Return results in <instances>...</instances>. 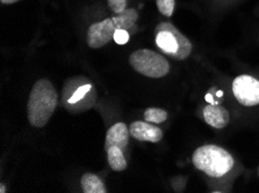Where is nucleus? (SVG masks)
Returning <instances> with one entry per match:
<instances>
[{"label": "nucleus", "instance_id": "9b49d317", "mask_svg": "<svg viewBox=\"0 0 259 193\" xmlns=\"http://www.w3.org/2000/svg\"><path fill=\"white\" fill-rule=\"evenodd\" d=\"M105 151L107 153V161L112 170L119 172L127 169L128 162L122 149L116 147V146H112V147L105 149Z\"/></svg>", "mask_w": 259, "mask_h": 193}, {"label": "nucleus", "instance_id": "6e6552de", "mask_svg": "<svg viewBox=\"0 0 259 193\" xmlns=\"http://www.w3.org/2000/svg\"><path fill=\"white\" fill-rule=\"evenodd\" d=\"M129 137H131V132H129L127 125L124 123L114 124L108 128L107 133H106L105 149L112 147V146H116L125 152L129 144Z\"/></svg>", "mask_w": 259, "mask_h": 193}, {"label": "nucleus", "instance_id": "f3484780", "mask_svg": "<svg viewBox=\"0 0 259 193\" xmlns=\"http://www.w3.org/2000/svg\"><path fill=\"white\" fill-rule=\"evenodd\" d=\"M0 2H2V4H5V5H11V4L18 3L19 0H0Z\"/></svg>", "mask_w": 259, "mask_h": 193}, {"label": "nucleus", "instance_id": "423d86ee", "mask_svg": "<svg viewBox=\"0 0 259 193\" xmlns=\"http://www.w3.org/2000/svg\"><path fill=\"white\" fill-rule=\"evenodd\" d=\"M119 28L114 18L105 19L103 21L93 23L88 30L86 41L91 49H100L114 39L115 31Z\"/></svg>", "mask_w": 259, "mask_h": 193}, {"label": "nucleus", "instance_id": "f257e3e1", "mask_svg": "<svg viewBox=\"0 0 259 193\" xmlns=\"http://www.w3.org/2000/svg\"><path fill=\"white\" fill-rule=\"evenodd\" d=\"M57 102V92L48 79H40L35 82L27 103V117L30 125L34 127L46 126L56 109Z\"/></svg>", "mask_w": 259, "mask_h": 193}, {"label": "nucleus", "instance_id": "9d476101", "mask_svg": "<svg viewBox=\"0 0 259 193\" xmlns=\"http://www.w3.org/2000/svg\"><path fill=\"white\" fill-rule=\"evenodd\" d=\"M93 92V86L91 82L86 80L84 84H79L74 88L73 92L64 89V104L66 106L76 105L85 100V97L89 95L90 93Z\"/></svg>", "mask_w": 259, "mask_h": 193}, {"label": "nucleus", "instance_id": "2eb2a0df", "mask_svg": "<svg viewBox=\"0 0 259 193\" xmlns=\"http://www.w3.org/2000/svg\"><path fill=\"white\" fill-rule=\"evenodd\" d=\"M111 10L115 14H119L127 9V0H107Z\"/></svg>", "mask_w": 259, "mask_h": 193}, {"label": "nucleus", "instance_id": "4468645a", "mask_svg": "<svg viewBox=\"0 0 259 193\" xmlns=\"http://www.w3.org/2000/svg\"><path fill=\"white\" fill-rule=\"evenodd\" d=\"M158 11L165 17H171L175 12L176 0H156Z\"/></svg>", "mask_w": 259, "mask_h": 193}, {"label": "nucleus", "instance_id": "a211bd4d", "mask_svg": "<svg viewBox=\"0 0 259 193\" xmlns=\"http://www.w3.org/2000/svg\"><path fill=\"white\" fill-rule=\"evenodd\" d=\"M0 192H2V193H6L7 192L6 191V186H5V184H4V183L0 184Z\"/></svg>", "mask_w": 259, "mask_h": 193}, {"label": "nucleus", "instance_id": "0eeeda50", "mask_svg": "<svg viewBox=\"0 0 259 193\" xmlns=\"http://www.w3.org/2000/svg\"><path fill=\"white\" fill-rule=\"evenodd\" d=\"M131 137L139 141H147V143H159L163 138V131L158 126H155L149 121H134L129 125Z\"/></svg>", "mask_w": 259, "mask_h": 193}, {"label": "nucleus", "instance_id": "39448f33", "mask_svg": "<svg viewBox=\"0 0 259 193\" xmlns=\"http://www.w3.org/2000/svg\"><path fill=\"white\" fill-rule=\"evenodd\" d=\"M233 93L237 102L244 106L259 104V81L250 76H239L233 82Z\"/></svg>", "mask_w": 259, "mask_h": 193}, {"label": "nucleus", "instance_id": "20e7f679", "mask_svg": "<svg viewBox=\"0 0 259 193\" xmlns=\"http://www.w3.org/2000/svg\"><path fill=\"white\" fill-rule=\"evenodd\" d=\"M129 64L137 73L144 77L159 79L170 72V64L162 54L152 50L141 49L129 57Z\"/></svg>", "mask_w": 259, "mask_h": 193}, {"label": "nucleus", "instance_id": "dca6fc26", "mask_svg": "<svg viewBox=\"0 0 259 193\" xmlns=\"http://www.w3.org/2000/svg\"><path fill=\"white\" fill-rule=\"evenodd\" d=\"M129 37H131V35H129V30H125V29H117L114 34V41L116 44H125L129 41Z\"/></svg>", "mask_w": 259, "mask_h": 193}, {"label": "nucleus", "instance_id": "f8f14e48", "mask_svg": "<svg viewBox=\"0 0 259 193\" xmlns=\"http://www.w3.org/2000/svg\"><path fill=\"white\" fill-rule=\"evenodd\" d=\"M81 190L84 193H106L107 188L99 176L88 172L80 179Z\"/></svg>", "mask_w": 259, "mask_h": 193}, {"label": "nucleus", "instance_id": "7ed1b4c3", "mask_svg": "<svg viewBox=\"0 0 259 193\" xmlns=\"http://www.w3.org/2000/svg\"><path fill=\"white\" fill-rule=\"evenodd\" d=\"M156 45L176 60H185L192 52V43L170 22H160L155 29Z\"/></svg>", "mask_w": 259, "mask_h": 193}, {"label": "nucleus", "instance_id": "6ab92c4d", "mask_svg": "<svg viewBox=\"0 0 259 193\" xmlns=\"http://www.w3.org/2000/svg\"><path fill=\"white\" fill-rule=\"evenodd\" d=\"M258 176H259V168H258Z\"/></svg>", "mask_w": 259, "mask_h": 193}, {"label": "nucleus", "instance_id": "1a4fd4ad", "mask_svg": "<svg viewBox=\"0 0 259 193\" xmlns=\"http://www.w3.org/2000/svg\"><path fill=\"white\" fill-rule=\"evenodd\" d=\"M202 116L206 123L214 128H225L230 121V116L227 109L213 103L203 108Z\"/></svg>", "mask_w": 259, "mask_h": 193}, {"label": "nucleus", "instance_id": "f03ea898", "mask_svg": "<svg viewBox=\"0 0 259 193\" xmlns=\"http://www.w3.org/2000/svg\"><path fill=\"white\" fill-rule=\"evenodd\" d=\"M192 162L198 170L213 178L223 177L234 167V159L230 153L217 145H205L195 149Z\"/></svg>", "mask_w": 259, "mask_h": 193}, {"label": "nucleus", "instance_id": "ddd939ff", "mask_svg": "<svg viewBox=\"0 0 259 193\" xmlns=\"http://www.w3.org/2000/svg\"><path fill=\"white\" fill-rule=\"evenodd\" d=\"M167 118V112L163 109L149 108L144 112V119L152 124H160L165 121Z\"/></svg>", "mask_w": 259, "mask_h": 193}]
</instances>
